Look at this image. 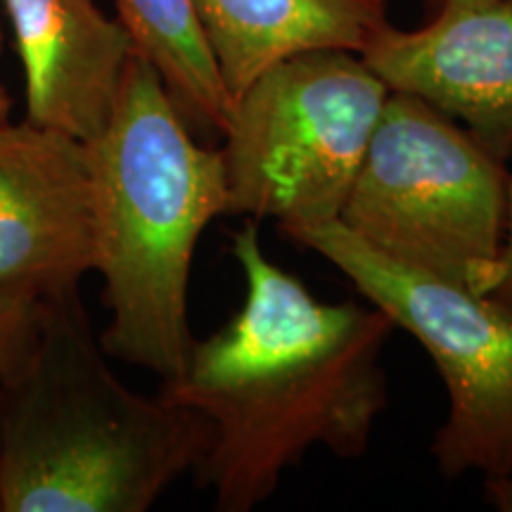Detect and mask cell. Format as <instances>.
Here are the masks:
<instances>
[{"label":"cell","mask_w":512,"mask_h":512,"mask_svg":"<svg viewBox=\"0 0 512 512\" xmlns=\"http://www.w3.org/2000/svg\"><path fill=\"white\" fill-rule=\"evenodd\" d=\"M245 302L219 332L195 339L162 394L211 425L192 472L216 510L249 512L316 446L361 458L389 401L382 351L396 330L368 304H328L268 259L259 221L233 233Z\"/></svg>","instance_id":"obj_1"},{"label":"cell","mask_w":512,"mask_h":512,"mask_svg":"<svg viewBox=\"0 0 512 512\" xmlns=\"http://www.w3.org/2000/svg\"><path fill=\"white\" fill-rule=\"evenodd\" d=\"M230 98L261 72L313 50L363 55L384 27L389 0H192Z\"/></svg>","instance_id":"obj_10"},{"label":"cell","mask_w":512,"mask_h":512,"mask_svg":"<svg viewBox=\"0 0 512 512\" xmlns=\"http://www.w3.org/2000/svg\"><path fill=\"white\" fill-rule=\"evenodd\" d=\"M477 294H484L491 302L512 313V176L508 181V202H505V228L501 249L496 259L479 273L472 285Z\"/></svg>","instance_id":"obj_13"},{"label":"cell","mask_w":512,"mask_h":512,"mask_svg":"<svg viewBox=\"0 0 512 512\" xmlns=\"http://www.w3.org/2000/svg\"><path fill=\"white\" fill-rule=\"evenodd\" d=\"M121 24L143 53L190 128L221 133L233 98L202 34L192 0H114Z\"/></svg>","instance_id":"obj_11"},{"label":"cell","mask_w":512,"mask_h":512,"mask_svg":"<svg viewBox=\"0 0 512 512\" xmlns=\"http://www.w3.org/2000/svg\"><path fill=\"white\" fill-rule=\"evenodd\" d=\"M389 93L347 50H313L261 72L223 131L228 216L280 228L339 221Z\"/></svg>","instance_id":"obj_4"},{"label":"cell","mask_w":512,"mask_h":512,"mask_svg":"<svg viewBox=\"0 0 512 512\" xmlns=\"http://www.w3.org/2000/svg\"><path fill=\"white\" fill-rule=\"evenodd\" d=\"M0 50H3V41H0ZM10 110H12V100L8 88H5L3 79H0V124L10 119Z\"/></svg>","instance_id":"obj_16"},{"label":"cell","mask_w":512,"mask_h":512,"mask_svg":"<svg viewBox=\"0 0 512 512\" xmlns=\"http://www.w3.org/2000/svg\"><path fill=\"white\" fill-rule=\"evenodd\" d=\"M24 67L27 119L88 143L105 128L136 53L95 0H3Z\"/></svg>","instance_id":"obj_9"},{"label":"cell","mask_w":512,"mask_h":512,"mask_svg":"<svg viewBox=\"0 0 512 512\" xmlns=\"http://www.w3.org/2000/svg\"><path fill=\"white\" fill-rule=\"evenodd\" d=\"M95 266L93 176L83 140L0 124V287L36 299L79 290Z\"/></svg>","instance_id":"obj_7"},{"label":"cell","mask_w":512,"mask_h":512,"mask_svg":"<svg viewBox=\"0 0 512 512\" xmlns=\"http://www.w3.org/2000/svg\"><path fill=\"white\" fill-rule=\"evenodd\" d=\"M361 57L389 91L430 102L510 162L512 0L437 12L415 29L389 24Z\"/></svg>","instance_id":"obj_8"},{"label":"cell","mask_w":512,"mask_h":512,"mask_svg":"<svg viewBox=\"0 0 512 512\" xmlns=\"http://www.w3.org/2000/svg\"><path fill=\"white\" fill-rule=\"evenodd\" d=\"M486 484V498L491 505L501 512H512V475L503 479H494V482Z\"/></svg>","instance_id":"obj_14"},{"label":"cell","mask_w":512,"mask_h":512,"mask_svg":"<svg viewBox=\"0 0 512 512\" xmlns=\"http://www.w3.org/2000/svg\"><path fill=\"white\" fill-rule=\"evenodd\" d=\"M477 3H489V0H425V10H427V17H432L437 15V12L465 8V5H477Z\"/></svg>","instance_id":"obj_15"},{"label":"cell","mask_w":512,"mask_h":512,"mask_svg":"<svg viewBox=\"0 0 512 512\" xmlns=\"http://www.w3.org/2000/svg\"><path fill=\"white\" fill-rule=\"evenodd\" d=\"M508 166L456 119L392 91L339 223L389 259L470 287L496 259Z\"/></svg>","instance_id":"obj_5"},{"label":"cell","mask_w":512,"mask_h":512,"mask_svg":"<svg viewBox=\"0 0 512 512\" xmlns=\"http://www.w3.org/2000/svg\"><path fill=\"white\" fill-rule=\"evenodd\" d=\"M95 266L105 280L107 356L155 373H183L192 259L204 228L228 216L221 147L200 145L162 76L133 53L107 124L88 140Z\"/></svg>","instance_id":"obj_3"},{"label":"cell","mask_w":512,"mask_h":512,"mask_svg":"<svg viewBox=\"0 0 512 512\" xmlns=\"http://www.w3.org/2000/svg\"><path fill=\"white\" fill-rule=\"evenodd\" d=\"M280 233L330 261L432 356L448 392V415L432 441L441 475L510 477L512 313L470 287L389 259L339 221Z\"/></svg>","instance_id":"obj_6"},{"label":"cell","mask_w":512,"mask_h":512,"mask_svg":"<svg viewBox=\"0 0 512 512\" xmlns=\"http://www.w3.org/2000/svg\"><path fill=\"white\" fill-rule=\"evenodd\" d=\"M209 441L200 411L114 375L79 290L41 299L0 377V512H145Z\"/></svg>","instance_id":"obj_2"},{"label":"cell","mask_w":512,"mask_h":512,"mask_svg":"<svg viewBox=\"0 0 512 512\" xmlns=\"http://www.w3.org/2000/svg\"><path fill=\"white\" fill-rule=\"evenodd\" d=\"M38 302L31 294L0 287V377L24 349L34 330Z\"/></svg>","instance_id":"obj_12"}]
</instances>
